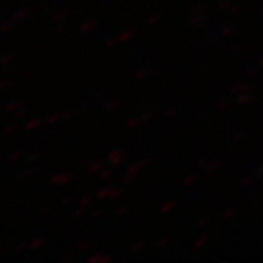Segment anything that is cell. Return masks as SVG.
Wrapping results in <instances>:
<instances>
[{
	"label": "cell",
	"instance_id": "obj_1",
	"mask_svg": "<svg viewBox=\"0 0 263 263\" xmlns=\"http://www.w3.org/2000/svg\"><path fill=\"white\" fill-rule=\"evenodd\" d=\"M12 27H13V22H5L0 25V31H9Z\"/></svg>",
	"mask_w": 263,
	"mask_h": 263
},
{
	"label": "cell",
	"instance_id": "obj_4",
	"mask_svg": "<svg viewBox=\"0 0 263 263\" xmlns=\"http://www.w3.org/2000/svg\"><path fill=\"white\" fill-rule=\"evenodd\" d=\"M8 86H9V82H8V81H2V82H0V89H6Z\"/></svg>",
	"mask_w": 263,
	"mask_h": 263
},
{
	"label": "cell",
	"instance_id": "obj_2",
	"mask_svg": "<svg viewBox=\"0 0 263 263\" xmlns=\"http://www.w3.org/2000/svg\"><path fill=\"white\" fill-rule=\"evenodd\" d=\"M12 59H13V56H12V54H8V56H3V57H2V59H0V65H6V63H9Z\"/></svg>",
	"mask_w": 263,
	"mask_h": 263
},
{
	"label": "cell",
	"instance_id": "obj_9",
	"mask_svg": "<svg viewBox=\"0 0 263 263\" xmlns=\"http://www.w3.org/2000/svg\"><path fill=\"white\" fill-rule=\"evenodd\" d=\"M24 114H25V111H24V110H21V111L18 113V116H24Z\"/></svg>",
	"mask_w": 263,
	"mask_h": 263
},
{
	"label": "cell",
	"instance_id": "obj_8",
	"mask_svg": "<svg viewBox=\"0 0 263 263\" xmlns=\"http://www.w3.org/2000/svg\"><path fill=\"white\" fill-rule=\"evenodd\" d=\"M35 124H37V122H31V123H29V124H28V127H34Z\"/></svg>",
	"mask_w": 263,
	"mask_h": 263
},
{
	"label": "cell",
	"instance_id": "obj_3",
	"mask_svg": "<svg viewBox=\"0 0 263 263\" xmlns=\"http://www.w3.org/2000/svg\"><path fill=\"white\" fill-rule=\"evenodd\" d=\"M16 107H19V104L18 103H13V104H9L8 107H6V111H13Z\"/></svg>",
	"mask_w": 263,
	"mask_h": 263
},
{
	"label": "cell",
	"instance_id": "obj_5",
	"mask_svg": "<svg viewBox=\"0 0 263 263\" xmlns=\"http://www.w3.org/2000/svg\"><path fill=\"white\" fill-rule=\"evenodd\" d=\"M19 155H21V154H19V152H15V154H12V155H10V157H9V160H10V161L18 160V158H19Z\"/></svg>",
	"mask_w": 263,
	"mask_h": 263
},
{
	"label": "cell",
	"instance_id": "obj_7",
	"mask_svg": "<svg viewBox=\"0 0 263 263\" xmlns=\"http://www.w3.org/2000/svg\"><path fill=\"white\" fill-rule=\"evenodd\" d=\"M13 129H15L13 126H9V127H6V130H5V132H6V133H10V132L13 130Z\"/></svg>",
	"mask_w": 263,
	"mask_h": 263
},
{
	"label": "cell",
	"instance_id": "obj_6",
	"mask_svg": "<svg viewBox=\"0 0 263 263\" xmlns=\"http://www.w3.org/2000/svg\"><path fill=\"white\" fill-rule=\"evenodd\" d=\"M25 15H27V12H19V13L15 15V19H21L22 16H25Z\"/></svg>",
	"mask_w": 263,
	"mask_h": 263
}]
</instances>
